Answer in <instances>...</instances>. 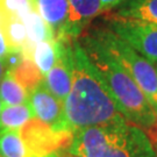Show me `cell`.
Returning a JSON list of instances; mask_svg holds the SVG:
<instances>
[{
	"instance_id": "obj_1",
	"label": "cell",
	"mask_w": 157,
	"mask_h": 157,
	"mask_svg": "<svg viewBox=\"0 0 157 157\" xmlns=\"http://www.w3.org/2000/svg\"><path fill=\"white\" fill-rule=\"evenodd\" d=\"M63 107L67 129L72 133L128 121L78 41L72 43V83Z\"/></svg>"
},
{
	"instance_id": "obj_2",
	"label": "cell",
	"mask_w": 157,
	"mask_h": 157,
	"mask_svg": "<svg viewBox=\"0 0 157 157\" xmlns=\"http://www.w3.org/2000/svg\"><path fill=\"white\" fill-rule=\"evenodd\" d=\"M77 41L105 80L124 118L142 129L155 124L157 121L156 113L144 93L122 64L98 41L91 29H86Z\"/></svg>"
},
{
	"instance_id": "obj_3",
	"label": "cell",
	"mask_w": 157,
	"mask_h": 157,
	"mask_svg": "<svg viewBox=\"0 0 157 157\" xmlns=\"http://www.w3.org/2000/svg\"><path fill=\"white\" fill-rule=\"evenodd\" d=\"M70 147L83 157H157L144 129L129 121L78 129Z\"/></svg>"
},
{
	"instance_id": "obj_4",
	"label": "cell",
	"mask_w": 157,
	"mask_h": 157,
	"mask_svg": "<svg viewBox=\"0 0 157 157\" xmlns=\"http://www.w3.org/2000/svg\"><path fill=\"white\" fill-rule=\"evenodd\" d=\"M90 29L106 50L128 71L156 112L157 71L154 64L115 35L107 26Z\"/></svg>"
},
{
	"instance_id": "obj_5",
	"label": "cell",
	"mask_w": 157,
	"mask_h": 157,
	"mask_svg": "<svg viewBox=\"0 0 157 157\" xmlns=\"http://www.w3.org/2000/svg\"><path fill=\"white\" fill-rule=\"evenodd\" d=\"M106 26L149 62L157 64V25L112 14Z\"/></svg>"
},
{
	"instance_id": "obj_6",
	"label": "cell",
	"mask_w": 157,
	"mask_h": 157,
	"mask_svg": "<svg viewBox=\"0 0 157 157\" xmlns=\"http://www.w3.org/2000/svg\"><path fill=\"white\" fill-rule=\"evenodd\" d=\"M20 135L34 157H44L70 147L73 133L55 132L39 119L33 118L20 129Z\"/></svg>"
},
{
	"instance_id": "obj_7",
	"label": "cell",
	"mask_w": 157,
	"mask_h": 157,
	"mask_svg": "<svg viewBox=\"0 0 157 157\" xmlns=\"http://www.w3.org/2000/svg\"><path fill=\"white\" fill-rule=\"evenodd\" d=\"M58 55L54 67L43 76V84L59 101L64 102L72 83V43L56 41Z\"/></svg>"
},
{
	"instance_id": "obj_8",
	"label": "cell",
	"mask_w": 157,
	"mask_h": 157,
	"mask_svg": "<svg viewBox=\"0 0 157 157\" xmlns=\"http://www.w3.org/2000/svg\"><path fill=\"white\" fill-rule=\"evenodd\" d=\"M28 102L34 118L48 124L55 132H69L65 124L63 102L51 94L43 82L29 93Z\"/></svg>"
},
{
	"instance_id": "obj_9",
	"label": "cell",
	"mask_w": 157,
	"mask_h": 157,
	"mask_svg": "<svg viewBox=\"0 0 157 157\" xmlns=\"http://www.w3.org/2000/svg\"><path fill=\"white\" fill-rule=\"evenodd\" d=\"M67 4L69 15L64 39L69 42H75L87 29L92 20L104 11L100 0H67Z\"/></svg>"
},
{
	"instance_id": "obj_10",
	"label": "cell",
	"mask_w": 157,
	"mask_h": 157,
	"mask_svg": "<svg viewBox=\"0 0 157 157\" xmlns=\"http://www.w3.org/2000/svg\"><path fill=\"white\" fill-rule=\"evenodd\" d=\"M34 5L35 11L50 27L55 40L65 41L64 32L69 15L67 0H34Z\"/></svg>"
},
{
	"instance_id": "obj_11",
	"label": "cell",
	"mask_w": 157,
	"mask_h": 157,
	"mask_svg": "<svg viewBox=\"0 0 157 157\" xmlns=\"http://www.w3.org/2000/svg\"><path fill=\"white\" fill-rule=\"evenodd\" d=\"M113 14L157 25V0H128Z\"/></svg>"
},
{
	"instance_id": "obj_12",
	"label": "cell",
	"mask_w": 157,
	"mask_h": 157,
	"mask_svg": "<svg viewBox=\"0 0 157 157\" xmlns=\"http://www.w3.org/2000/svg\"><path fill=\"white\" fill-rule=\"evenodd\" d=\"M22 21L27 29V43L22 49L26 56H28L29 51L36 43L42 41L55 40L50 27L44 22V20L40 17L36 11L30 12L28 15L23 17Z\"/></svg>"
},
{
	"instance_id": "obj_13",
	"label": "cell",
	"mask_w": 157,
	"mask_h": 157,
	"mask_svg": "<svg viewBox=\"0 0 157 157\" xmlns=\"http://www.w3.org/2000/svg\"><path fill=\"white\" fill-rule=\"evenodd\" d=\"M33 118L34 115L32 108L29 106V102L2 106L0 113V130L4 129L20 130Z\"/></svg>"
},
{
	"instance_id": "obj_14",
	"label": "cell",
	"mask_w": 157,
	"mask_h": 157,
	"mask_svg": "<svg viewBox=\"0 0 157 157\" xmlns=\"http://www.w3.org/2000/svg\"><path fill=\"white\" fill-rule=\"evenodd\" d=\"M58 55V47L56 40L42 41L32 48L28 56L37 67L41 73L44 76L45 73L54 67Z\"/></svg>"
},
{
	"instance_id": "obj_15",
	"label": "cell",
	"mask_w": 157,
	"mask_h": 157,
	"mask_svg": "<svg viewBox=\"0 0 157 157\" xmlns=\"http://www.w3.org/2000/svg\"><path fill=\"white\" fill-rule=\"evenodd\" d=\"M29 93L17 82L10 71H6L0 80V101L2 106L28 102Z\"/></svg>"
},
{
	"instance_id": "obj_16",
	"label": "cell",
	"mask_w": 157,
	"mask_h": 157,
	"mask_svg": "<svg viewBox=\"0 0 157 157\" xmlns=\"http://www.w3.org/2000/svg\"><path fill=\"white\" fill-rule=\"evenodd\" d=\"M0 157H34L25 144L20 130H0Z\"/></svg>"
},
{
	"instance_id": "obj_17",
	"label": "cell",
	"mask_w": 157,
	"mask_h": 157,
	"mask_svg": "<svg viewBox=\"0 0 157 157\" xmlns=\"http://www.w3.org/2000/svg\"><path fill=\"white\" fill-rule=\"evenodd\" d=\"M10 72L28 93L39 86L43 80V75L35 65V63L27 56H25L22 62Z\"/></svg>"
},
{
	"instance_id": "obj_18",
	"label": "cell",
	"mask_w": 157,
	"mask_h": 157,
	"mask_svg": "<svg viewBox=\"0 0 157 157\" xmlns=\"http://www.w3.org/2000/svg\"><path fill=\"white\" fill-rule=\"evenodd\" d=\"M7 43L12 49H23L27 43V29L21 19L10 17L8 21L4 26Z\"/></svg>"
},
{
	"instance_id": "obj_19",
	"label": "cell",
	"mask_w": 157,
	"mask_h": 157,
	"mask_svg": "<svg viewBox=\"0 0 157 157\" xmlns=\"http://www.w3.org/2000/svg\"><path fill=\"white\" fill-rule=\"evenodd\" d=\"M0 2L11 17H17L21 20L30 12L35 11L34 0H0Z\"/></svg>"
},
{
	"instance_id": "obj_20",
	"label": "cell",
	"mask_w": 157,
	"mask_h": 157,
	"mask_svg": "<svg viewBox=\"0 0 157 157\" xmlns=\"http://www.w3.org/2000/svg\"><path fill=\"white\" fill-rule=\"evenodd\" d=\"M101 5H102V11L109 12L113 10H117L118 7L124 5V2H127L128 0H100Z\"/></svg>"
},
{
	"instance_id": "obj_21",
	"label": "cell",
	"mask_w": 157,
	"mask_h": 157,
	"mask_svg": "<svg viewBox=\"0 0 157 157\" xmlns=\"http://www.w3.org/2000/svg\"><path fill=\"white\" fill-rule=\"evenodd\" d=\"M144 132L148 135V137L150 140V143H151V146L154 147V149H155V151L157 154V121L152 126L144 129Z\"/></svg>"
},
{
	"instance_id": "obj_22",
	"label": "cell",
	"mask_w": 157,
	"mask_h": 157,
	"mask_svg": "<svg viewBox=\"0 0 157 157\" xmlns=\"http://www.w3.org/2000/svg\"><path fill=\"white\" fill-rule=\"evenodd\" d=\"M8 51H10V45L7 43L4 30L0 28V58H4Z\"/></svg>"
},
{
	"instance_id": "obj_23",
	"label": "cell",
	"mask_w": 157,
	"mask_h": 157,
	"mask_svg": "<svg viewBox=\"0 0 157 157\" xmlns=\"http://www.w3.org/2000/svg\"><path fill=\"white\" fill-rule=\"evenodd\" d=\"M56 154L58 155V157H83L82 155H79L78 152L75 151L71 147L61 149V150L56 151Z\"/></svg>"
},
{
	"instance_id": "obj_24",
	"label": "cell",
	"mask_w": 157,
	"mask_h": 157,
	"mask_svg": "<svg viewBox=\"0 0 157 157\" xmlns=\"http://www.w3.org/2000/svg\"><path fill=\"white\" fill-rule=\"evenodd\" d=\"M10 17H11V15L7 13V11L4 8V6L1 5V2H0V28L1 29L4 28V26H5L6 22L8 21Z\"/></svg>"
},
{
	"instance_id": "obj_25",
	"label": "cell",
	"mask_w": 157,
	"mask_h": 157,
	"mask_svg": "<svg viewBox=\"0 0 157 157\" xmlns=\"http://www.w3.org/2000/svg\"><path fill=\"white\" fill-rule=\"evenodd\" d=\"M6 72V67H5V63L2 61V58H0V80L2 78L4 73Z\"/></svg>"
},
{
	"instance_id": "obj_26",
	"label": "cell",
	"mask_w": 157,
	"mask_h": 157,
	"mask_svg": "<svg viewBox=\"0 0 157 157\" xmlns=\"http://www.w3.org/2000/svg\"><path fill=\"white\" fill-rule=\"evenodd\" d=\"M44 157H58V155H57L56 152H51V154H49V155H47Z\"/></svg>"
},
{
	"instance_id": "obj_27",
	"label": "cell",
	"mask_w": 157,
	"mask_h": 157,
	"mask_svg": "<svg viewBox=\"0 0 157 157\" xmlns=\"http://www.w3.org/2000/svg\"><path fill=\"white\" fill-rule=\"evenodd\" d=\"M1 108H2V104H1V101H0V113H1Z\"/></svg>"
},
{
	"instance_id": "obj_28",
	"label": "cell",
	"mask_w": 157,
	"mask_h": 157,
	"mask_svg": "<svg viewBox=\"0 0 157 157\" xmlns=\"http://www.w3.org/2000/svg\"><path fill=\"white\" fill-rule=\"evenodd\" d=\"M155 113H156V118H157V111H156V112H155Z\"/></svg>"
},
{
	"instance_id": "obj_29",
	"label": "cell",
	"mask_w": 157,
	"mask_h": 157,
	"mask_svg": "<svg viewBox=\"0 0 157 157\" xmlns=\"http://www.w3.org/2000/svg\"><path fill=\"white\" fill-rule=\"evenodd\" d=\"M156 67V71H157V64H156V67Z\"/></svg>"
}]
</instances>
